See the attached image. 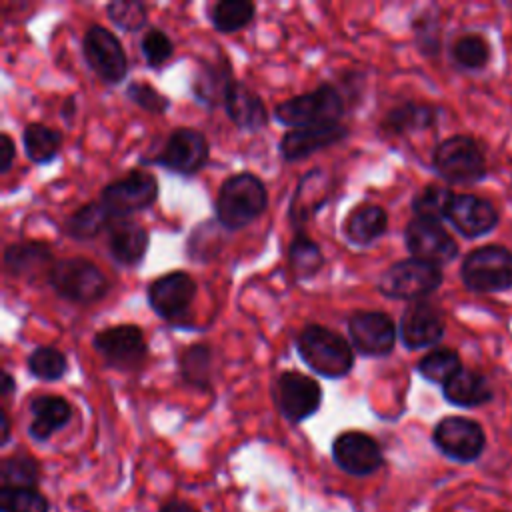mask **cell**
<instances>
[{"label": "cell", "instance_id": "cell-1", "mask_svg": "<svg viewBox=\"0 0 512 512\" xmlns=\"http://www.w3.org/2000/svg\"><path fill=\"white\" fill-rule=\"evenodd\" d=\"M268 206L264 182L252 172L226 178L216 196V218L226 230H240L254 222Z\"/></svg>", "mask_w": 512, "mask_h": 512}, {"label": "cell", "instance_id": "cell-2", "mask_svg": "<svg viewBox=\"0 0 512 512\" xmlns=\"http://www.w3.org/2000/svg\"><path fill=\"white\" fill-rule=\"evenodd\" d=\"M296 350L302 362L324 378H342L354 366L350 342L338 332L320 324H308L300 330Z\"/></svg>", "mask_w": 512, "mask_h": 512}, {"label": "cell", "instance_id": "cell-3", "mask_svg": "<svg viewBox=\"0 0 512 512\" xmlns=\"http://www.w3.org/2000/svg\"><path fill=\"white\" fill-rule=\"evenodd\" d=\"M432 168L450 184H476L486 178L488 162L482 146L472 136L454 134L434 148Z\"/></svg>", "mask_w": 512, "mask_h": 512}, {"label": "cell", "instance_id": "cell-4", "mask_svg": "<svg viewBox=\"0 0 512 512\" xmlns=\"http://www.w3.org/2000/svg\"><path fill=\"white\" fill-rule=\"evenodd\" d=\"M460 278L470 292L478 294L512 290V250L500 244L470 250L460 264Z\"/></svg>", "mask_w": 512, "mask_h": 512}, {"label": "cell", "instance_id": "cell-5", "mask_svg": "<svg viewBox=\"0 0 512 512\" xmlns=\"http://www.w3.org/2000/svg\"><path fill=\"white\" fill-rule=\"evenodd\" d=\"M48 282L58 296L74 304H94L108 292L102 270L82 256L54 262L48 268Z\"/></svg>", "mask_w": 512, "mask_h": 512}, {"label": "cell", "instance_id": "cell-6", "mask_svg": "<svg viewBox=\"0 0 512 512\" xmlns=\"http://www.w3.org/2000/svg\"><path fill=\"white\" fill-rule=\"evenodd\" d=\"M344 112V100L332 84H320L310 92L292 96L274 108L278 122L290 128L332 124Z\"/></svg>", "mask_w": 512, "mask_h": 512}, {"label": "cell", "instance_id": "cell-7", "mask_svg": "<svg viewBox=\"0 0 512 512\" xmlns=\"http://www.w3.org/2000/svg\"><path fill=\"white\" fill-rule=\"evenodd\" d=\"M442 282L444 274L440 266L410 256L406 260L394 262L384 270L378 282V290L386 298L418 302L434 294Z\"/></svg>", "mask_w": 512, "mask_h": 512}, {"label": "cell", "instance_id": "cell-8", "mask_svg": "<svg viewBox=\"0 0 512 512\" xmlns=\"http://www.w3.org/2000/svg\"><path fill=\"white\" fill-rule=\"evenodd\" d=\"M432 444L452 462L472 464L486 450V432L480 422L466 416H444L432 430Z\"/></svg>", "mask_w": 512, "mask_h": 512}, {"label": "cell", "instance_id": "cell-9", "mask_svg": "<svg viewBox=\"0 0 512 512\" xmlns=\"http://www.w3.org/2000/svg\"><path fill=\"white\" fill-rule=\"evenodd\" d=\"M82 54L88 68L106 84H120L128 74V58L120 40L100 24L86 30Z\"/></svg>", "mask_w": 512, "mask_h": 512}, {"label": "cell", "instance_id": "cell-10", "mask_svg": "<svg viewBox=\"0 0 512 512\" xmlns=\"http://www.w3.org/2000/svg\"><path fill=\"white\" fill-rule=\"evenodd\" d=\"M158 198V182L150 172L132 170L124 178L104 186L100 202L112 218H124L150 208Z\"/></svg>", "mask_w": 512, "mask_h": 512}, {"label": "cell", "instance_id": "cell-11", "mask_svg": "<svg viewBox=\"0 0 512 512\" xmlns=\"http://www.w3.org/2000/svg\"><path fill=\"white\" fill-rule=\"evenodd\" d=\"M92 344L106 364L116 370H138L148 356L144 332L134 324L108 326L94 334Z\"/></svg>", "mask_w": 512, "mask_h": 512}, {"label": "cell", "instance_id": "cell-12", "mask_svg": "<svg viewBox=\"0 0 512 512\" xmlns=\"http://www.w3.org/2000/svg\"><path fill=\"white\" fill-rule=\"evenodd\" d=\"M208 158L210 146L206 136L196 128L182 126L170 132L162 150L152 162L180 176H192L206 166Z\"/></svg>", "mask_w": 512, "mask_h": 512}, {"label": "cell", "instance_id": "cell-13", "mask_svg": "<svg viewBox=\"0 0 512 512\" xmlns=\"http://www.w3.org/2000/svg\"><path fill=\"white\" fill-rule=\"evenodd\" d=\"M274 402L280 414L292 422H304L314 416L322 404L320 384L300 372H284L278 376L272 388Z\"/></svg>", "mask_w": 512, "mask_h": 512}, {"label": "cell", "instance_id": "cell-14", "mask_svg": "<svg viewBox=\"0 0 512 512\" xmlns=\"http://www.w3.org/2000/svg\"><path fill=\"white\" fill-rule=\"evenodd\" d=\"M404 244L412 258L440 268L458 256V244L454 236L440 222L432 220H410L404 228Z\"/></svg>", "mask_w": 512, "mask_h": 512}, {"label": "cell", "instance_id": "cell-15", "mask_svg": "<svg viewBox=\"0 0 512 512\" xmlns=\"http://www.w3.org/2000/svg\"><path fill=\"white\" fill-rule=\"evenodd\" d=\"M334 464L352 476H370L384 464V454L376 438L360 430H346L332 442Z\"/></svg>", "mask_w": 512, "mask_h": 512}, {"label": "cell", "instance_id": "cell-16", "mask_svg": "<svg viewBox=\"0 0 512 512\" xmlns=\"http://www.w3.org/2000/svg\"><path fill=\"white\" fill-rule=\"evenodd\" d=\"M348 336L362 356H386L396 344V324L386 312L360 310L348 318Z\"/></svg>", "mask_w": 512, "mask_h": 512}, {"label": "cell", "instance_id": "cell-17", "mask_svg": "<svg viewBox=\"0 0 512 512\" xmlns=\"http://www.w3.org/2000/svg\"><path fill=\"white\" fill-rule=\"evenodd\" d=\"M196 296V282L184 270L168 272L148 286V304L164 320L184 316Z\"/></svg>", "mask_w": 512, "mask_h": 512}, {"label": "cell", "instance_id": "cell-18", "mask_svg": "<svg viewBox=\"0 0 512 512\" xmlns=\"http://www.w3.org/2000/svg\"><path fill=\"white\" fill-rule=\"evenodd\" d=\"M446 220L464 238L474 240L490 234L498 226L500 212L492 200L478 194L462 192V194H454Z\"/></svg>", "mask_w": 512, "mask_h": 512}, {"label": "cell", "instance_id": "cell-19", "mask_svg": "<svg viewBox=\"0 0 512 512\" xmlns=\"http://www.w3.org/2000/svg\"><path fill=\"white\" fill-rule=\"evenodd\" d=\"M400 340L408 350L434 346L446 332L444 314L430 302L418 300L404 308L400 318Z\"/></svg>", "mask_w": 512, "mask_h": 512}, {"label": "cell", "instance_id": "cell-20", "mask_svg": "<svg viewBox=\"0 0 512 512\" xmlns=\"http://www.w3.org/2000/svg\"><path fill=\"white\" fill-rule=\"evenodd\" d=\"M346 136H348V128L342 126L340 122L292 128L282 136L278 150L284 160L296 162L322 148L342 142Z\"/></svg>", "mask_w": 512, "mask_h": 512}, {"label": "cell", "instance_id": "cell-21", "mask_svg": "<svg viewBox=\"0 0 512 512\" xmlns=\"http://www.w3.org/2000/svg\"><path fill=\"white\" fill-rule=\"evenodd\" d=\"M442 396L456 408H480L492 402L494 388L490 380L472 368H462L442 386Z\"/></svg>", "mask_w": 512, "mask_h": 512}, {"label": "cell", "instance_id": "cell-22", "mask_svg": "<svg viewBox=\"0 0 512 512\" xmlns=\"http://www.w3.org/2000/svg\"><path fill=\"white\" fill-rule=\"evenodd\" d=\"M32 422L28 434L36 442L50 440L58 430H62L72 420V406L62 396H36L30 402Z\"/></svg>", "mask_w": 512, "mask_h": 512}, {"label": "cell", "instance_id": "cell-23", "mask_svg": "<svg viewBox=\"0 0 512 512\" xmlns=\"http://www.w3.org/2000/svg\"><path fill=\"white\" fill-rule=\"evenodd\" d=\"M224 108L228 118L242 130H260L268 124V110L262 98L244 82L234 80L230 84Z\"/></svg>", "mask_w": 512, "mask_h": 512}, {"label": "cell", "instance_id": "cell-24", "mask_svg": "<svg viewBox=\"0 0 512 512\" xmlns=\"http://www.w3.org/2000/svg\"><path fill=\"white\" fill-rule=\"evenodd\" d=\"M148 248V232L130 220L112 222L108 228V250L112 258L124 266L138 264Z\"/></svg>", "mask_w": 512, "mask_h": 512}, {"label": "cell", "instance_id": "cell-25", "mask_svg": "<svg viewBox=\"0 0 512 512\" xmlns=\"http://www.w3.org/2000/svg\"><path fill=\"white\" fill-rule=\"evenodd\" d=\"M388 228V214L378 204H360L344 220V236L348 242L366 246L380 238Z\"/></svg>", "mask_w": 512, "mask_h": 512}, {"label": "cell", "instance_id": "cell-26", "mask_svg": "<svg viewBox=\"0 0 512 512\" xmlns=\"http://www.w3.org/2000/svg\"><path fill=\"white\" fill-rule=\"evenodd\" d=\"M232 82H234L232 70L224 60L204 62V64H200L198 72L194 74L192 92H194L196 100H200L202 104L218 106V104H224Z\"/></svg>", "mask_w": 512, "mask_h": 512}, {"label": "cell", "instance_id": "cell-27", "mask_svg": "<svg viewBox=\"0 0 512 512\" xmlns=\"http://www.w3.org/2000/svg\"><path fill=\"white\" fill-rule=\"evenodd\" d=\"M438 120V108L426 102H402L394 106L382 120V130L388 134H406L414 130H426Z\"/></svg>", "mask_w": 512, "mask_h": 512}, {"label": "cell", "instance_id": "cell-28", "mask_svg": "<svg viewBox=\"0 0 512 512\" xmlns=\"http://www.w3.org/2000/svg\"><path fill=\"white\" fill-rule=\"evenodd\" d=\"M22 144L26 158L34 164H48L56 158L60 144H62V134L46 124L34 122L28 124L22 132Z\"/></svg>", "mask_w": 512, "mask_h": 512}, {"label": "cell", "instance_id": "cell-29", "mask_svg": "<svg viewBox=\"0 0 512 512\" xmlns=\"http://www.w3.org/2000/svg\"><path fill=\"white\" fill-rule=\"evenodd\" d=\"M50 262V248L44 242L10 244L4 250V268L14 276H28Z\"/></svg>", "mask_w": 512, "mask_h": 512}, {"label": "cell", "instance_id": "cell-30", "mask_svg": "<svg viewBox=\"0 0 512 512\" xmlns=\"http://www.w3.org/2000/svg\"><path fill=\"white\" fill-rule=\"evenodd\" d=\"M112 226V216L102 206V202H88L80 206L64 224L68 236L76 240H90L102 230Z\"/></svg>", "mask_w": 512, "mask_h": 512}, {"label": "cell", "instance_id": "cell-31", "mask_svg": "<svg viewBox=\"0 0 512 512\" xmlns=\"http://www.w3.org/2000/svg\"><path fill=\"white\" fill-rule=\"evenodd\" d=\"M462 368H464L462 358L452 348H434L428 354H424L416 364V372L426 382H432V384H438V386H444Z\"/></svg>", "mask_w": 512, "mask_h": 512}, {"label": "cell", "instance_id": "cell-32", "mask_svg": "<svg viewBox=\"0 0 512 512\" xmlns=\"http://www.w3.org/2000/svg\"><path fill=\"white\" fill-rule=\"evenodd\" d=\"M492 48L482 34L466 32L460 34L450 46L452 62L462 70H482L488 66Z\"/></svg>", "mask_w": 512, "mask_h": 512}, {"label": "cell", "instance_id": "cell-33", "mask_svg": "<svg viewBox=\"0 0 512 512\" xmlns=\"http://www.w3.org/2000/svg\"><path fill=\"white\" fill-rule=\"evenodd\" d=\"M256 8L246 0H220L210 8V22L222 34L246 28L254 20Z\"/></svg>", "mask_w": 512, "mask_h": 512}, {"label": "cell", "instance_id": "cell-34", "mask_svg": "<svg viewBox=\"0 0 512 512\" xmlns=\"http://www.w3.org/2000/svg\"><path fill=\"white\" fill-rule=\"evenodd\" d=\"M454 194L456 192H452L450 188L428 184L412 198V212L416 218L442 222L448 218V210L454 200Z\"/></svg>", "mask_w": 512, "mask_h": 512}, {"label": "cell", "instance_id": "cell-35", "mask_svg": "<svg viewBox=\"0 0 512 512\" xmlns=\"http://www.w3.org/2000/svg\"><path fill=\"white\" fill-rule=\"evenodd\" d=\"M288 264L298 280H308L320 272L324 258L314 240L306 234H296L288 248Z\"/></svg>", "mask_w": 512, "mask_h": 512}, {"label": "cell", "instance_id": "cell-36", "mask_svg": "<svg viewBox=\"0 0 512 512\" xmlns=\"http://www.w3.org/2000/svg\"><path fill=\"white\" fill-rule=\"evenodd\" d=\"M40 466L28 454L6 456L0 464V488H36Z\"/></svg>", "mask_w": 512, "mask_h": 512}, {"label": "cell", "instance_id": "cell-37", "mask_svg": "<svg viewBox=\"0 0 512 512\" xmlns=\"http://www.w3.org/2000/svg\"><path fill=\"white\" fill-rule=\"evenodd\" d=\"M182 378L198 388L210 386L212 376V350L206 344H192L180 354Z\"/></svg>", "mask_w": 512, "mask_h": 512}, {"label": "cell", "instance_id": "cell-38", "mask_svg": "<svg viewBox=\"0 0 512 512\" xmlns=\"http://www.w3.org/2000/svg\"><path fill=\"white\" fill-rule=\"evenodd\" d=\"M28 370L38 380L54 382L66 374L68 360L54 346H38L28 356Z\"/></svg>", "mask_w": 512, "mask_h": 512}, {"label": "cell", "instance_id": "cell-39", "mask_svg": "<svg viewBox=\"0 0 512 512\" xmlns=\"http://www.w3.org/2000/svg\"><path fill=\"white\" fill-rule=\"evenodd\" d=\"M0 512H50V502L38 488H0Z\"/></svg>", "mask_w": 512, "mask_h": 512}, {"label": "cell", "instance_id": "cell-40", "mask_svg": "<svg viewBox=\"0 0 512 512\" xmlns=\"http://www.w3.org/2000/svg\"><path fill=\"white\" fill-rule=\"evenodd\" d=\"M414 40L424 56H436L442 48L440 18L434 12H422L412 20Z\"/></svg>", "mask_w": 512, "mask_h": 512}, {"label": "cell", "instance_id": "cell-41", "mask_svg": "<svg viewBox=\"0 0 512 512\" xmlns=\"http://www.w3.org/2000/svg\"><path fill=\"white\" fill-rule=\"evenodd\" d=\"M142 56L150 68H162L174 54V44L160 28H150L140 42Z\"/></svg>", "mask_w": 512, "mask_h": 512}, {"label": "cell", "instance_id": "cell-42", "mask_svg": "<svg viewBox=\"0 0 512 512\" xmlns=\"http://www.w3.org/2000/svg\"><path fill=\"white\" fill-rule=\"evenodd\" d=\"M106 12H108V18L126 32H136L146 24V6L136 0L110 2L106 6Z\"/></svg>", "mask_w": 512, "mask_h": 512}, {"label": "cell", "instance_id": "cell-43", "mask_svg": "<svg viewBox=\"0 0 512 512\" xmlns=\"http://www.w3.org/2000/svg\"><path fill=\"white\" fill-rule=\"evenodd\" d=\"M126 96L140 108L152 112V114H164L170 106V100L158 92L154 86L146 84V82H130L126 88Z\"/></svg>", "mask_w": 512, "mask_h": 512}, {"label": "cell", "instance_id": "cell-44", "mask_svg": "<svg viewBox=\"0 0 512 512\" xmlns=\"http://www.w3.org/2000/svg\"><path fill=\"white\" fill-rule=\"evenodd\" d=\"M14 164V142L8 134L0 136V174H6Z\"/></svg>", "mask_w": 512, "mask_h": 512}, {"label": "cell", "instance_id": "cell-45", "mask_svg": "<svg viewBox=\"0 0 512 512\" xmlns=\"http://www.w3.org/2000/svg\"><path fill=\"white\" fill-rule=\"evenodd\" d=\"M158 512H200V510L192 502H188V500L172 498V500H166L164 504H160Z\"/></svg>", "mask_w": 512, "mask_h": 512}, {"label": "cell", "instance_id": "cell-46", "mask_svg": "<svg viewBox=\"0 0 512 512\" xmlns=\"http://www.w3.org/2000/svg\"><path fill=\"white\" fill-rule=\"evenodd\" d=\"M0 392H2L4 398L14 392V380H12L10 372H2V390Z\"/></svg>", "mask_w": 512, "mask_h": 512}, {"label": "cell", "instance_id": "cell-47", "mask_svg": "<svg viewBox=\"0 0 512 512\" xmlns=\"http://www.w3.org/2000/svg\"><path fill=\"white\" fill-rule=\"evenodd\" d=\"M0 420H2V444H6L8 438H10V420H8V414L4 410L0 412Z\"/></svg>", "mask_w": 512, "mask_h": 512}, {"label": "cell", "instance_id": "cell-48", "mask_svg": "<svg viewBox=\"0 0 512 512\" xmlns=\"http://www.w3.org/2000/svg\"><path fill=\"white\" fill-rule=\"evenodd\" d=\"M74 114V98L70 96L68 100H66V106L62 108V118H66V120H70V116Z\"/></svg>", "mask_w": 512, "mask_h": 512}]
</instances>
